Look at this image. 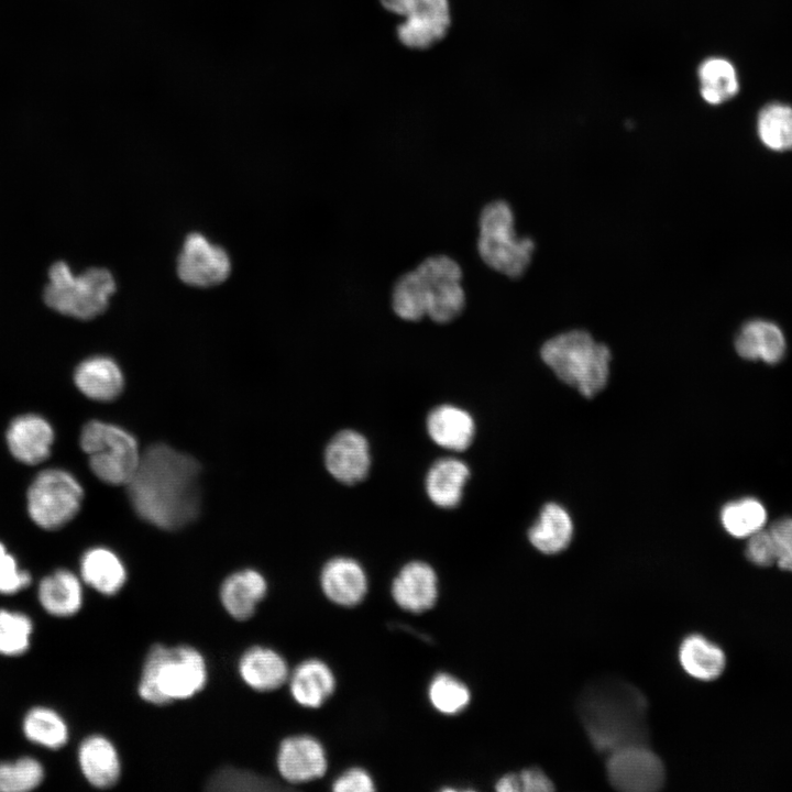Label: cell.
Returning <instances> with one entry per match:
<instances>
[{
  "mask_svg": "<svg viewBox=\"0 0 792 792\" xmlns=\"http://www.w3.org/2000/svg\"><path fill=\"white\" fill-rule=\"evenodd\" d=\"M200 465L190 455L166 444H154L141 454L127 484L138 515L151 525L175 530L193 521L200 508Z\"/></svg>",
  "mask_w": 792,
  "mask_h": 792,
  "instance_id": "cell-1",
  "label": "cell"
},
{
  "mask_svg": "<svg viewBox=\"0 0 792 792\" xmlns=\"http://www.w3.org/2000/svg\"><path fill=\"white\" fill-rule=\"evenodd\" d=\"M578 713L600 752L608 755L627 745L648 743V702L624 680L605 678L591 683L579 698Z\"/></svg>",
  "mask_w": 792,
  "mask_h": 792,
  "instance_id": "cell-2",
  "label": "cell"
},
{
  "mask_svg": "<svg viewBox=\"0 0 792 792\" xmlns=\"http://www.w3.org/2000/svg\"><path fill=\"white\" fill-rule=\"evenodd\" d=\"M207 679L206 660L199 650L187 645L156 644L144 659L138 693L146 703L166 705L195 696L204 690Z\"/></svg>",
  "mask_w": 792,
  "mask_h": 792,
  "instance_id": "cell-3",
  "label": "cell"
},
{
  "mask_svg": "<svg viewBox=\"0 0 792 792\" xmlns=\"http://www.w3.org/2000/svg\"><path fill=\"white\" fill-rule=\"evenodd\" d=\"M42 300L52 311L78 320H90L108 307L116 290L112 274L103 267H90L75 274L65 261H56L46 273Z\"/></svg>",
  "mask_w": 792,
  "mask_h": 792,
  "instance_id": "cell-4",
  "label": "cell"
},
{
  "mask_svg": "<svg viewBox=\"0 0 792 792\" xmlns=\"http://www.w3.org/2000/svg\"><path fill=\"white\" fill-rule=\"evenodd\" d=\"M540 353L560 380L585 397H593L606 385L610 351L586 331L560 333L548 340Z\"/></svg>",
  "mask_w": 792,
  "mask_h": 792,
  "instance_id": "cell-5",
  "label": "cell"
},
{
  "mask_svg": "<svg viewBox=\"0 0 792 792\" xmlns=\"http://www.w3.org/2000/svg\"><path fill=\"white\" fill-rule=\"evenodd\" d=\"M476 249L490 268L510 278L520 277L528 268L535 251L529 237H519L510 205L502 199L486 204L479 216Z\"/></svg>",
  "mask_w": 792,
  "mask_h": 792,
  "instance_id": "cell-6",
  "label": "cell"
},
{
  "mask_svg": "<svg viewBox=\"0 0 792 792\" xmlns=\"http://www.w3.org/2000/svg\"><path fill=\"white\" fill-rule=\"evenodd\" d=\"M80 447L94 474L110 485H127L141 460L138 442L130 432L99 420L84 426Z\"/></svg>",
  "mask_w": 792,
  "mask_h": 792,
  "instance_id": "cell-7",
  "label": "cell"
},
{
  "mask_svg": "<svg viewBox=\"0 0 792 792\" xmlns=\"http://www.w3.org/2000/svg\"><path fill=\"white\" fill-rule=\"evenodd\" d=\"M84 491L79 482L59 469L42 471L28 491V510L41 528L55 530L69 522L79 512Z\"/></svg>",
  "mask_w": 792,
  "mask_h": 792,
  "instance_id": "cell-8",
  "label": "cell"
},
{
  "mask_svg": "<svg viewBox=\"0 0 792 792\" xmlns=\"http://www.w3.org/2000/svg\"><path fill=\"white\" fill-rule=\"evenodd\" d=\"M420 277L426 317L439 324L452 322L466 307L462 286L463 270L457 260L446 254L426 257L415 268Z\"/></svg>",
  "mask_w": 792,
  "mask_h": 792,
  "instance_id": "cell-9",
  "label": "cell"
},
{
  "mask_svg": "<svg viewBox=\"0 0 792 792\" xmlns=\"http://www.w3.org/2000/svg\"><path fill=\"white\" fill-rule=\"evenodd\" d=\"M382 6L405 19L397 26L399 41L425 50L444 37L450 25L448 0H380Z\"/></svg>",
  "mask_w": 792,
  "mask_h": 792,
  "instance_id": "cell-10",
  "label": "cell"
},
{
  "mask_svg": "<svg viewBox=\"0 0 792 792\" xmlns=\"http://www.w3.org/2000/svg\"><path fill=\"white\" fill-rule=\"evenodd\" d=\"M607 757V779L619 791L652 792L664 784L663 762L647 744L627 745Z\"/></svg>",
  "mask_w": 792,
  "mask_h": 792,
  "instance_id": "cell-11",
  "label": "cell"
},
{
  "mask_svg": "<svg viewBox=\"0 0 792 792\" xmlns=\"http://www.w3.org/2000/svg\"><path fill=\"white\" fill-rule=\"evenodd\" d=\"M231 271L228 253L206 237L194 232L187 235L177 258V274L187 285L210 287L224 282Z\"/></svg>",
  "mask_w": 792,
  "mask_h": 792,
  "instance_id": "cell-12",
  "label": "cell"
},
{
  "mask_svg": "<svg viewBox=\"0 0 792 792\" xmlns=\"http://www.w3.org/2000/svg\"><path fill=\"white\" fill-rule=\"evenodd\" d=\"M324 465L331 476L343 484L361 482L371 468L367 439L356 430L339 431L326 447Z\"/></svg>",
  "mask_w": 792,
  "mask_h": 792,
  "instance_id": "cell-13",
  "label": "cell"
},
{
  "mask_svg": "<svg viewBox=\"0 0 792 792\" xmlns=\"http://www.w3.org/2000/svg\"><path fill=\"white\" fill-rule=\"evenodd\" d=\"M279 774L289 783H302L323 776L327 759L321 744L306 735L285 738L276 758Z\"/></svg>",
  "mask_w": 792,
  "mask_h": 792,
  "instance_id": "cell-14",
  "label": "cell"
},
{
  "mask_svg": "<svg viewBox=\"0 0 792 792\" xmlns=\"http://www.w3.org/2000/svg\"><path fill=\"white\" fill-rule=\"evenodd\" d=\"M394 601L405 610L421 613L433 606L438 596V579L426 562L405 564L392 584Z\"/></svg>",
  "mask_w": 792,
  "mask_h": 792,
  "instance_id": "cell-15",
  "label": "cell"
},
{
  "mask_svg": "<svg viewBox=\"0 0 792 792\" xmlns=\"http://www.w3.org/2000/svg\"><path fill=\"white\" fill-rule=\"evenodd\" d=\"M54 441L52 426L36 415L16 417L7 431V442L12 455L24 464H37L51 453Z\"/></svg>",
  "mask_w": 792,
  "mask_h": 792,
  "instance_id": "cell-16",
  "label": "cell"
},
{
  "mask_svg": "<svg viewBox=\"0 0 792 792\" xmlns=\"http://www.w3.org/2000/svg\"><path fill=\"white\" fill-rule=\"evenodd\" d=\"M320 583L326 596L342 606L359 604L367 591L363 568L358 561L345 557L333 558L323 565Z\"/></svg>",
  "mask_w": 792,
  "mask_h": 792,
  "instance_id": "cell-17",
  "label": "cell"
},
{
  "mask_svg": "<svg viewBox=\"0 0 792 792\" xmlns=\"http://www.w3.org/2000/svg\"><path fill=\"white\" fill-rule=\"evenodd\" d=\"M266 592L265 578L256 570L243 569L223 580L220 586V601L232 618L243 622L254 615Z\"/></svg>",
  "mask_w": 792,
  "mask_h": 792,
  "instance_id": "cell-18",
  "label": "cell"
},
{
  "mask_svg": "<svg viewBox=\"0 0 792 792\" xmlns=\"http://www.w3.org/2000/svg\"><path fill=\"white\" fill-rule=\"evenodd\" d=\"M426 428L437 446L451 451L468 449L475 436V422L470 413L451 404L435 407L428 414Z\"/></svg>",
  "mask_w": 792,
  "mask_h": 792,
  "instance_id": "cell-19",
  "label": "cell"
},
{
  "mask_svg": "<svg viewBox=\"0 0 792 792\" xmlns=\"http://www.w3.org/2000/svg\"><path fill=\"white\" fill-rule=\"evenodd\" d=\"M80 770L86 780L98 789L113 787L121 776V761L116 746L102 735L82 740L78 750Z\"/></svg>",
  "mask_w": 792,
  "mask_h": 792,
  "instance_id": "cell-20",
  "label": "cell"
},
{
  "mask_svg": "<svg viewBox=\"0 0 792 792\" xmlns=\"http://www.w3.org/2000/svg\"><path fill=\"white\" fill-rule=\"evenodd\" d=\"M238 670L243 682L258 692L278 689L289 675L285 659L264 646L246 649L239 660Z\"/></svg>",
  "mask_w": 792,
  "mask_h": 792,
  "instance_id": "cell-21",
  "label": "cell"
},
{
  "mask_svg": "<svg viewBox=\"0 0 792 792\" xmlns=\"http://www.w3.org/2000/svg\"><path fill=\"white\" fill-rule=\"evenodd\" d=\"M74 381L86 397L97 402L116 399L124 386L121 369L107 356H92L82 361L75 370Z\"/></svg>",
  "mask_w": 792,
  "mask_h": 792,
  "instance_id": "cell-22",
  "label": "cell"
},
{
  "mask_svg": "<svg viewBox=\"0 0 792 792\" xmlns=\"http://www.w3.org/2000/svg\"><path fill=\"white\" fill-rule=\"evenodd\" d=\"M469 477L470 469L464 461L453 457L439 459L427 472L426 493L436 506L454 508L462 499Z\"/></svg>",
  "mask_w": 792,
  "mask_h": 792,
  "instance_id": "cell-23",
  "label": "cell"
},
{
  "mask_svg": "<svg viewBox=\"0 0 792 792\" xmlns=\"http://www.w3.org/2000/svg\"><path fill=\"white\" fill-rule=\"evenodd\" d=\"M80 574L86 584L102 595H116L127 582V569L110 549L91 548L80 561Z\"/></svg>",
  "mask_w": 792,
  "mask_h": 792,
  "instance_id": "cell-24",
  "label": "cell"
},
{
  "mask_svg": "<svg viewBox=\"0 0 792 792\" xmlns=\"http://www.w3.org/2000/svg\"><path fill=\"white\" fill-rule=\"evenodd\" d=\"M735 348L746 360H761L774 364L784 355L785 340L782 331L774 323L755 320L740 329L735 340Z\"/></svg>",
  "mask_w": 792,
  "mask_h": 792,
  "instance_id": "cell-25",
  "label": "cell"
},
{
  "mask_svg": "<svg viewBox=\"0 0 792 792\" xmlns=\"http://www.w3.org/2000/svg\"><path fill=\"white\" fill-rule=\"evenodd\" d=\"M679 661L683 670L700 681H713L726 667L723 649L700 634L686 636L679 647Z\"/></svg>",
  "mask_w": 792,
  "mask_h": 792,
  "instance_id": "cell-26",
  "label": "cell"
},
{
  "mask_svg": "<svg viewBox=\"0 0 792 792\" xmlns=\"http://www.w3.org/2000/svg\"><path fill=\"white\" fill-rule=\"evenodd\" d=\"M334 685L330 668L321 660L309 659L293 671L289 690L299 705L316 708L332 694Z\"/></svg>",
  "mask_w": 792,
  "mask_h": 792,
  "instance_id": "cell-27",
  "label": "cell"
},
{
  "mask_svg": "<svg viewBox=\"0 0 792 792\" xmlns=\"http://www.w3.org/2000/svg\"><path fill=\"white\" fill-rule=\"evenodd\" d=\"M38 600L43 608L51 615L73 616L82 604L80 580L68 570H57L41 581Z\"/></svg>",
  "mask_w": 792,
  "mask_h": 792,
  "instance_id": "cell-28",
  "label": "cell"
},
{
  "mask_svg": "<svg viewBox=\"0 0 792 792\" xmlns=\"http://www.w3.org/2000/svg\"><path fill=\"white\" fill-rule=\"evenodd\" d=\"M572 535L573 525L569 514L553 503L541 509L538 521L528 531L531 544L546 554L564 550L570 544Z\"/></svg>",
  "mask_w": 792,
  "mask_h": 792,
  "instance_id": "cell-29",
  "label": "cell"
},
{
  "mask_svg": "<svg viewBox=\"0 0 792 792\" xmlns=\"http://www.w3.org/2000/svg\"><path fill=\"white\" fill-rule=\"evenodd\" d=\"M724 529L735 538H748L761 530L767 521L763 504L752 497L727 503L721 512Z\"/></svg>",
  "mask_w": 792,
  "mask_h": 792,
  "instance_id": "cell-30",
  "label": "cell"
},
{
  "mask_svg": "<svg viewBox=\"0 0 792 792\" xmlns=\"http://www.w3.org/2000/svg\"><path fill=\"white\" fill-rule=\"evenodd\" d=\"M701 95L712 105L722 103L738 90V80L733 65L723 58H710L698 68Z\"/></svg>",
  "mask_w": 792,
  "mask_h": 792,
  "instance_id": "cell-31",
  "label": "cell"
},
{
  "mask_svg": "<svg viewBox=\"0 0 792 792\" xmlns=\"http://www.w3.org/2000/svg\"><path fill=\"white\" fill-rule=\"evenodd\" d=\"M23 732L28 739L41 746L57 749L68 740V727L55 711L47 707H34L23 721Z\"/></svg>",
  "mask_w": 792,
  "mask_h": 792,
  "instance_id": "cell-32",
  "label": "cell"
},
{
  "mask_svg": "<svg viewBox=\"0 0 792 792\" xmlns=\"http://www.w3.org/2000/svg\"><path fill=\"white\" fill-rule=\"evenodd\" d=\"M391 306L402 320L416 322L426 317V301L416 270L402 274L393 285Z\"/></svg>",
  "mask_w": 792,
  "mask_h": 792,
  "instance_id": "cell-33",
  "label": "cell"
},
{
  "mask_svg": "<svg viewBox=\"0 0 792 792\" xmlns=\"http://www.w3.org/2000/svg\"><path fill=\"white\" fill-rule=\"evenodd\" d=\"M758 133L766 146L774 151L792 148V107L766 106L758 117Z\"/></svg>",
  "mask_w": 792,
  "mask_h": 792,
  "instance_id": "cell-34",
  "label": "cell"
},
{
  "mask_svg": "<svg viewBox=\"0 0 792 792\" xmlns=\"http://www.w3.org/2000/svg\"><path fill=\"white\" fill-rule=\"evenodd\" d=\"M432 706L443 714H457L470 702V691L457 678L440 673L433 678L428 691Z\"/></svg>",
  "mask_w": 792,
  "mask_h": 792,
  "instance_id": "cell-35",
  "label": "cell"
},
{
  "mask_svg": "<svg viewBox=\"0 0 792 792\" xmlns=\"http://www.w3.org/2000/svg\"><path fill=\"white\" fill-rule=\"evenodd\" d=\"M44 778L42 765L30 757L0 762V792H25L35 789Z\"/></svg>",
  "mask_w": 792,
  "mask_h": 792,
  "instance_id": "cell-36",
  "label": "cell"
},
{
  "mask_svg": "<svg viewBox=\"0 0 792 792\" xmlns=\"http://www.w3.org/2000/svg\"><path fill=\"white\" fill-rule=\"evenodd\" d=\"M31 634L32 622L26 615L0 609V653H23L29 648Z\"/></svg>",
  "mask_w": 792,
  "mask_h": 792,
  "instance_id": "cell-37",
  "label": "cell"
},
{
  "mask_svg": "<svg viewBox=\"0 0 792 792\" xmlns=\"http://www.w3.org/2000/svg\"><path fill=\"white\" fill-rule=\"evenodd\" d=\"M212 791H266L273 790L274 784L268 779L255 772L226 767L215 772L207 782Z\"/></svg>",
  "mask_w": 792,
  "mask_h": 792,
  "instance_id": "cell-38",
  "label": "cell"
},
{
  "mask_svg": "<svg viewBox=\"0 0 792 792\" xmlns=\"http://www.w3.org/2000/svg\"><path fill=\"white\" fill-rule=\"evenodd\" d=\"M31 583V575L18 568L15 559L0 542V593L13 594Z\"/></svg>",
  "mask_w": 792,
  "mask_h": 792,
  "instance_id": "cell-39",
  "label": "cell"
},
{
  "mask_svg": "<svg viewBox=\"0 0 792 792\" xmlns=\"http://www.w3.org/2000/svg\"><path fill=\"white\" fill-rule=\"evenodd\" d=\"M748 561L758 566H770L777 562V548L769 530H759L748 537L745 549Z\"/></svg>",
  "mask_w": 792,
  "mask_h": 792,
  "instance_id": "cell-40",
  "label": "cell"
},
{
  "mask_svg": "<svg viewBox=\"0 0 792 792\" xmlns=\"http://www.w3.org/2000/svg\"><path fill=\"white\" fill-rule=\"evenodd\" d=\"M337 792H372L375 790L370 774L361 768H351L342 773L332 785Z\"/></svg>",
  "mask_w": 792,
  "mask_h": 792,
  "instance_id": "cell-41",
  "label": "cell"
},
{
  "mask_svg": "<svg viewBox=\"0 0 792 792\" xmlns=\"http://www.w3.org/2000/svg\"><path fill=\"white\" fill-rule=\"evenodd\" d=\"M520 791L548 792L553 791V782L539 768H529L518 773Z\"/></svg>",
  "mask_w": 792,
  "mask_h": 792,
  "instance_id": "cell-42",
  "label": "cell"
},
{
  "mask_svg": "<svg viewBox=\"0 0 792 792\" xmlns=\"http://www.w3.org/2000/svg\"><path fill=\"white\" fill-rule=\"evenodd\" d=\"M495 789L499 792H518L520 791L519 777L516 773L503 776L496 782Z\"/></svg>",
  "mask_w": 792,
  "mask_h": 792,
  "instance_id": "cell-43",
  "label": "cell"
},
{
  "mask_svg": "<svg viewBox=\"0 0 792 792\" xmlns=\"http://www.w3.org/2000/svg\"><path fill=\"white\" fill-rule=\"evenodd\" d=\"M776 564L783 571L792 572V548L780 553Z\"/></svg>",
  "mask_w": 792,
  "mask_h": 792,
  "instance_id": "cell-44",
  "label": "cell"
}]
</instances>
